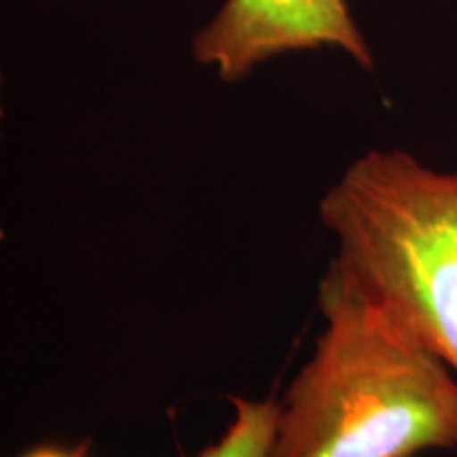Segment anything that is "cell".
Wrapping results in <instances>:
<instances>
[{
  "instance_id": "6da1fadb",
  "label": "cell",
  "mask_w": 457,
  "mask_h": 457,
  "mask_svg": "<svg viewBox=\"0 0 457 457\" xmlns=\"http://www.w3.org/2000/svg\"><path fill=\"white\" fill-rule=\"evenodd\" d=\"M312 358L278 404L270 457H417L457 447V375L330 270Z\"/></svg>"
},
{
  "instance_id": "277c9868",
  "label": "cell",
  "mask_w": 457,
  "mask_h": 457,
  "mask_svg": "<svg viewBox=\"0 0 457 457\" xmlns=\"http://www.w3.org/2000/svg\"><path fill=\"white\" fill-rule=\"evenodd\" d=\"M236 415L222 436L195 457H270L276 434L278 404L273 400L231 398Z\"/></svg>"
},
{
  "instance_id": "5b68a950",
  "label": "cell",
  "mask_w": 457,
  "mask_h": 457,
  "mask_svg": "<svg viewBox=\"0 0 457 457\" xmlns=\"http://www.w3.org/2000/svg\"><path fill=\"white\" fill-rule=\"evenodd\" d=\"M21 457H85V449L60 447V445H38V447L26 451Z\"/></svg>"
},
{
  "instance_id": "3957f363",
  "label": "cell",
  "mask_w": 457,
  "mask_h": 457,
  "mask_svg": "<svg viewBox=\"0 0 457 457\" xmlns=\"http://www.w3.org/2000/svg\"><path fill=\"white\" fill-rule=\"evenodd\" d=\"M335 47L362 71H373V49L347 0H225L191 38L197 64L220 81L237 83L273 57Z\"/></svg>"
},
{
  "instance_id": "7a4b0ae2",
  "label": "cell",
  "mask_w": 457,
  "mask_h": 457,
  "mask_svg": "<svg viewBox=\"0 0 457 457\" xmlns=\"http://www.w3.org/2000/svg\"><path fill=\"white\" fill-rule=\"evenodd\" d=\"M330 270L457 375V171L403 148L353 159L320 199Z\"/></svg>"
}]
</instances>
